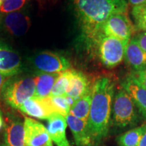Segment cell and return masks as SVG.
<instances>
[{
    "mask_svg": "<svg viewBox=\"0 0 146 146\" xmlns=\"http://www.w3.org/2000/svg\"><path fill=\"white\" fill-rule=\"evenodd\" d=\"M72 7L81 30L82 35L94 44L104 23L111 16L127 14V0H71Z\"/></svg>",
    "mask_w": 146,
    "mask_h": 146,
    "instance_id": "cell-1",
    "label": "cell"
},
{
    "mask_svg": "<svg viewBox=\"0 0 146 146\" xmlns=\"http://www.w3.org/2000/svg\"><path fill=\"white\" fill-rule=\"evenodd\" d=\"M114 82L108 76L96 80L91 89L87 129L93 146H98L108 133L114 94Z\"/></svg>",
    "mask_w": 146,
    "mask_h": 146,
    "instance_id": "cell-2",
    "label": "cell"
},
{
    "mask_svg": "<svg viewBox=\"0 0 146 146\" xmlns=\"http://www.w3.org/2000/svg\"><path fill=\"white\" fill-rule=\"evenodd\" d=\"M35 91L34 76L18 74L5 80L0 91V98L8 106L18 109L24 102L34 96Z\"/></svg>",
    "mask_w": 146,
    "mask_h": 146,
    "instance_id": "cell-3",
    "label": "cell"
},
{
    "mask_svg": "<svg viewBox=\"0 0 146 146\" xmlns=\"http://www.w3.org/2000/svg\"><path fill=\"white\" fill-rule=\"evenodd\" d=\"M139 120V112L130 96L123 88L114 97L110 124L115 127L126 128L135 125Z\"/></svg>",
    "mask_w": 146,
    "mask_h": 146,
    "instance_id": "cell-4",
    "label": "cell"
},
{
    "mask_svg": "<svg viewBox=\"0 0 146 146\" xmlns=\"http://www.w3.org/2000/svg\"><path fill=\"white\" fill-rule=\"evenodd\" d=\"M94 44L98 47L100 60L107 68H114L123 62L127 44L102 33L98 36Z\"/></svg>",
    "mask_w": 146,
    "mask_h": 146,
    "instance_id": "cell-5",
    "label": "cell"
},
{
    "mask_svg": "<svg viewBox=\"0 0 146 146\" xmlns=\"http://www.w3.org/2000/svg\"><path fill=\"white\" fill-rule=\"evenodd\" d=\"M30 64L35 72L61 73L70 69L69 60L62 55L50 51L35 54L30 58Z\"/></svg>",
    "mask_w": 146,
    "mask_h": 146,
    "instance_id": "cell-6",
    "label": "cell"
},
{
    "mask_svg": "<svg viewBox=\"0 0 146 146\" xmlns=\"http://www.w3.org/2000/svg\"><path fill=\"white\" fill-rule=\"evenodd\" d=\"M31 25L26 7L18 11L0 13V33L21 36L27 33Z\"/></svg>",
    "mask_w": 146,
    "mask_h": 146,
    "instance_id": "cell-7",
    "label": "cell"
},
{
    "mask_svg": "<svg viewBox=\"0 0 146 146\" xmlns=\"http://www.w3.org/2000/svg\"><path fill=\"white\" fill-rule=\"evenodd\" d=\"M135 31V27L127 14H116L111 16L104 23L102 33L115 38L127 44Z\"/></svg>",
    "mask_w": 146,
    "mask_h": 146,
    "instance_id": "cell-8",
    "label": "cell"
},
{
    "mask_svg": "<svg viewBox=\"0 0 146 146\" xmlns=\"http://www.w3.org/2000/svg\"><path fill=\"white\" fill-rule=\"evenodd\" d=\"M3 139L7 146H25V120L8 114L3 121Z\"/></svg>",
    "mask_w": 146,
    "mask_h": 146,
    "instance_id": "cell-9",
    "label": "cell"
},
{
    "mask_svg": "<svg viewBox=\"0 0 146 146\" xmlns=\"http://www.w3.org/2000/svg\"><path fill=\"white\" fill-rule=\"evenodd\" d=\"M25 146H53L47 128L32 118H25Z\"/></svg>",
    "mask_w": 146,
    "mask_h": 146,
    "instance_id": "cell-10",
    "label": "cell"
},
{
    "mask_svg": "<svg viewBox=\"0 0 146 146\" xmlns=\"http://www.w3.org/2000/svg\"><path fill=\"white\" fill-rule=\"evenodd\" d=\"M21 70V56L13 48L0 41V73L9 78L20 74Z\"/></svg>",
    "mask_w": 146,
    "mask_h": 146,
    "instance_id": "cell-11",
    "label": "cell"
},
{
    "mask_svg": "<svg viewBox=\"0 0 146 146\" xmlns=\"http://www.w3.org/2000/svg\"><path fill=\"white\" fill-rule=\"evenodd\" d=\"M121 87L130 96L139 112L146 118V89L135 74H131L123 80Z\"/></svg>",
    "mask_w": 146,
    "mask_h": 146,
    "instance_id": "cell-12",
    "label": "cell"
},
{
    "mask_svg": "<svg viewBox=\"0 0 146 146\" xmlns=\"http://www.w3.org/2000/svg\"><path fill=\"white\" fill-rule=\"evenodd\" d=\"M18 110L31 117L41 120L47 119L51 114L56 113L50 97L42 99L33 97L24 102Z\"/></svg>",
    "mask_w": 146,
    "mask_h": 146,
    "instance_id": "cell-13",
    "label": "cell"
},
{
    "mask_svg": "<svg viewBox=\"0 0 146 146\" xmlns=\"http://www.w3.org/2000/svg\"><path fill=\"white\" fill-rule=\"evenodd\" d=\"M47 131L56 146H72L66 137L67 124L66 117L59 113H54L47 118Z\"/></svg>",
    "mask_w": 146,
    "mask_h": 146,
    "instance_id": "cell-14",
    "label": "cell"
},
{
    "mask_svg": "<svg viewBox=\"0 0 146 146\" xmlns=\"http://www.w3.org/2000/svg\"><path fill=\"white\" fill-rule=\"evenodd\" d=\"M124 58L135 73L146 69V52L139 45L135 37L131 39L126 45Z\"/></svg>",
    "mask_w": 146,
    "mask_h": 146,
    "instance_id": "cell-15",
    "label": "cell"
},
{
    "mask_svg": "<svg viewBox=\"0 0 146 146\" xmlns=\"http://www.w3.org/2000/svg\"><path fill=\"white\" fill-rule=\"evenodd\" d=\"M92 89L87 76L80 71L71 70L70 79L65 96L70 97L74 101L79 99Z\"/></svg>",
    "mask_w": 146,
    "mask_h": 146,
    "instance_id": "cell-16",
    "label": "cell"
},
{
    "mask_svg": "<svg viewBox=\"0 0 146 146\" xmlns=\"http://www.w3.org/2000/svg\"><path fill=\"white\" fill-rule=\"evenodd\" d=\"M66 119L72 131L76 146H93L87 121L79 119L70 114L66 116Z\"/></svg>",
    "mask_w": 146,
    "mask_h": 146,
    "instance_id": "cell-17",
    "label": "cell"
},
{
    "mask_svg": "<svg viewBox=\"0 0 146 146\" xmlns=\"http://www.w3.org/2000/svg\"><path fill=\"white\" fill-rule=\"evenodd\" d=\"M60 73L35 72L34 79L35 82V98H46L50 97L51 91Z\"/></svg>",
    "mask_w": 146,
    "mask_h": 146,
    "instance_id": "cell-18",
    "label": "cell"
},
{
    "mask_svg": "<svg viewBox=\"0 0 146 146\" xmlns=\"http://www.w3.org/2000/svg\"><path fill=\"white\" fill-rule=\"evenodd\" d=\"M91 91L74 101L70 108L69 114L85 121H87L91 104Z\"/></svg>",
    "mask_w": 146,
    "mask_h": 146,
    "instance_id": "cell-19",
    "label": "cell"
},
{
    "mask_svg": "<svg viewBox=\"0 0 146 146\" xmlns=\"http://www.w3.org/2000/svg\"><path fill=\"white\" fill-rule=\"evenodd\" d=\"M146 130V124L127 131L116 137L119 146H137Z\"/></svg>",
    "mask_w": 146,
    "mask_h": 146,
    "instance_id": "cell-20",
    "label": "cell"
},
{
    "mask_svg": "<svg viewBox=\"0 0 146 146\" xmlns=\"http://www.w3.org/2000/svg\"><path fill=\"white\" fill-rule=\"evenodd\" d=\"M70 75L71 70H70V69L60 73V76H58L54 87H53L50 97L65 96L67 89L68 87Z\"/></svg>",
    "mask_w": 146,
    "mask_h": 146,
    "instance_id": "cell-21",
    "label": "cell"
},
{
    "mask_svg": "<svg viewBox=\"0 0 146 146\" xmlns=\"http://www.w3.org/2000/svg\"><path fill=\"white\" fill-rule=\"evenodd\" d=\"M50 98L55 112L59 113L65 117L70 113V108L74 102L72 98L65 96Z\"/></svg>",
    "mask_w": 146,
    "mask_h": 146,
    "instance_id": "cell-22",
    "label": "cell"
},
{
    "mask_svg": "<svg viewBox=\"0 0 146 146\" xmlns=\"http://www.w3.org/2000/svg\"><path fill=\"white\" fill-rule=\"evenodd\" d=\"M131 14L136 27L139 30L146 32V3L133 6Z\"/></svg>",
    "mask_w": 146,
    "mask_h": 146,
    "instance_id": "cell-23",
    "label": "cell"
},
{
    "mask_svg": "<svg viewBox=\"0 0 146 146\" xmlns=\"http://www.w3.org/2000/svg\"><path fill=\"white\" fill-rule=\"evenodd\" d=\"M29 0H4L0 9V13L18 11L23 8Z\"/></svg>",
    "mask_w": 146,
    "mask_h": 146,
    "instance_id": "cell-24",
    "label": "cell"
},
{
    "mask_svg": "<svg viewBox=\"0 0 146 146\" xmlns=\"http://www.w3.org/2000/svg\"><path fill=\"white\" fill-rule=\"evenodd\" d=\"M139 45L146 52V32H142L135 36Z\"/></svg>",
    "mask_w": 146,
    "mask_h": 146,
    "instance_id": "cell-25",
    "label": "cell"
},
{
    "mask_svg": "<svg viewBox=\"0 0 146 146\" xmlns=\"http://www.w3.org/2000/svg\"><path fill=\"white\" fill-rule=\"evenodd\" d=\"M135 75L142 84V85L146 89V69L141 71V72L136 73Z\"/></svg>",
    "mask_w": 146,
    "mask_h": 146,
    "instance_id": "cell-26",
    "label": "cell"
},
{
    "mask_svg": "<svg viewBox=\"0 0 146 146\" xmlns=\"http://www.w3.org/2000/svg\"><path fill=\"white\" fill-rule=\"evenodd\" d=\"M129 4L132 6H136V5H141L146 3V0H127Z\"/></svg>",
    "mask_w": 146,
    "mask_h": 146,
    "instance_id": "cell-27",
    "label": "cell"
},
{
    "mask_svg": "<svg viewBox=\"0 0 146 146\" xmlns=\"http://www.w3.org/2000/svg\"><path fill=\"white\" fill-rule=\"evenodd\" d=\"M137 146H146V130L143 135V136H142Z\"/></svg>",
    "mask_w": 146,
    "mask_h": 146,
    "instance_id": "cell-28",
    "label": "cell"
},
{
    "mask_svg": "<svg viewBox=\"0 0 146 146\" xmlns=\"http://www.w3.org/2000/svg\"><path fill=\"white\" fill-rule=\"evenodd\" d=\"M6 78L7 77H5V76H3L2 74L0 73V91H1V87H2L3 83H4V82L5 81V80H6Z\"/></svg>",
    "mask_w": 146,
    "mask_h": 146,
    "instance_id": "cell-29",
    "label": "cell"
},
{
    "mask_svg": "<svg viewBox=\"0 0 146 146\" xmlns=\"http://www.w3.org/2000/svg\"><path fill=\"white\" fill-rule=\"evenodd\" d=\"M3 120L2 116H1V115L0 114V129H1V127H3Z\"/></svg>",
    "mask_w": 146,
    "mask_h": 146,
    "instance_id": "cell-30",
    "label": "cell"
},
{
    "mask_svg": "<svg viewBox=\"0 0 146 146\" xmlns=\"http://www.w3.org/2000/svg\"><path fill=\"white\" fill-rule=\"evenodd\" d=\"M0 146H7V145H5V143H3V142L0 141Z\"/></svg>",
    "mask_w": 146,
    "mask_h": 146,
    "instance_id": "cell-31",
    "label": "cell"
},
{
    "mask_svg": "<svg viewBox=\"0 0 146 146\" xmlns=\"http://www.w3.org/2000/svg\"><path fill=\"white\" fill-rule=\"evenodd\" d=\"M2 3H3V1L0 0V9H1V5H2Z\"/></svg>",
    "mask_w": 146,
    "mask_h": 146,
    "instance_id": "cell-32",
    "label": "cell"
},
{
    "mask_svg": "<svg viewBox=\"0 0 146 146\" xmlns=\"http://www.w3.org/2000/svg\"><path fill=\"white\" fill-rule=\"evenodd\" d=\"M1 1H4V0H1Z\"/></svg>",
    "mask_w": 146,
    "mask_h": 146,
    "instance_id": "cell-33",
    "label": "cell"
},
{
    "mask_svg": "<svg viewBox=\"0 0 146 146\" xmlns=\"http://www.w3.org/2000/svg\"></svg>",
    "mask_w": 146,
    "mask_h": 146,
    "instance_id": "cell-34",
    "label": "cell"
}]
</instances>
